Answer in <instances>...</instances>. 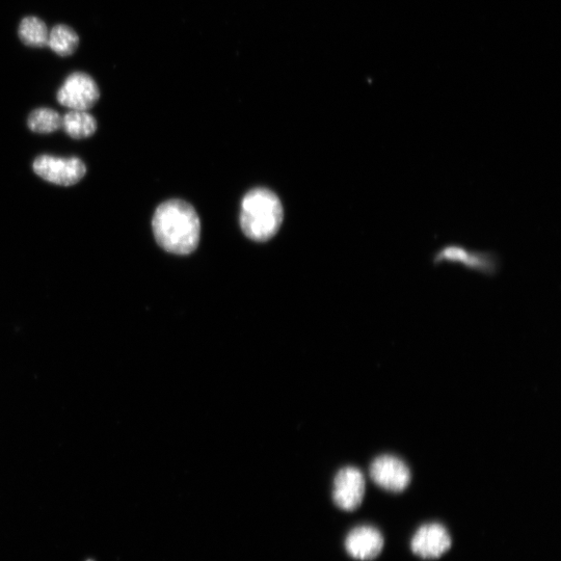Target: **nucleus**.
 I'll return each instance as SVG.
<instances>
[{
    "instance_id": "nucleus-13",
    "label": "nucleus",
    "mask_w": 561,
    "mask_h": 561,
    "mask_svg": "<svg viewBox=\"0 0 561 561\" xmlns=\"http://www.w3.org/2000/svg\"><path fill=\"white\" fill-rule=\"evenodd\" d=\"M29 127L37 133H51L62 128V116L51 109H38L29 118Z\"/></svg>"
},
{
    "instance_id": "nucleus-1",
    "label": "nucleus",
    "mask_w": 561,
    "mask_h": 561,
    "mask_svg": "<svg viewBox=\"0 0 561 561\" xmlns=\"http://www.w3.org/2000/svg\"><path fill=\"white\" fill-rule=\"evenodd\" d=\"M152 227L157 244L169 253L191 254L199 245L200 219L194 207L182 200H170L159 205Z\"/></svg>"
},
{
    "instance_id": "nucleus-6",
    "label": "nucleus",
    "mask_w": 561,
    "mask_h": 561,
    "mask_svg": "<svg viewBox=\"0 0 561 561\" xmlns=\"http://www.w3.org/2000/svg\"><path fill=\"white\" fill-rule=\"evenodd\" d=\"M369 474L374 484L393 493L405 491L411 483V471L407 464L389 454L374 460Z\"/></svg>"
},
{
    "instance_id": "nucleus-7",
    "label": "nucleus",
    "mask_w": 561,
    "mask_h": 561,
    "mask_svg": "<svg viewBox=\"0 0 561 561\" xmlns=\"http://www.w3.org/2000/svg\"><path fill=\"white\" fill-rule=\"evenodd\" d=\"M366 490L363 473L355 467L340 470L334 480L333 499L339 509L353 512L362 504Z\"/></svg>"
},
{
    "instance_id": "nucleus-2",
    "label": "nucleus",
    "mask_w": 561,
    "mask_h": 561,
    "mask_svg": "<svg viewBox=\"0 0 561 561\" xmlns=\"http://www.w3.org/2000/svg\"><path fill=\"white\" fill-rule=\"evenodd\" d=\"M283 217V207L277 195L259 187L249 192L242 202L240 226L248 238L266 242L278 233Z\"/></svg>"
},
{
    "instance_id": "nucleus-5",
    "label": "nucleus",
    "mask_w": 561,
    "mask_h": 561,
    "mask_svg": "<svg viewBox=\"0 0 561 561\" xmlns=\"http://www.w3.org/2000/svg\"><path fill=\"white\" fill-rule=\"evenodd\" d=\"M100 97L95 80L83 72L69 75L57 94L60 104L73 111H88Z\"/></svg>"
},
{
    "instance_id": "nucleus-10",
    "label": "nucleus",
    "mask_w": 561,
    "mask_h": 561,
    "mask_svg": "<svg viewBox=\"0 0 561 561\" xmlns=\"http://www.w3.org/2000/svg\"><path fill=\"white\" fill-rule=\"evenodd\" d=\"M62 128L75 140L90 138L97 130V122L88 111L70 110L62 117Z\"/></svg>"
},
{
    "instance_id": "nucleus-9",
    "label": "nucleus",
    "mask_w": 561,
    "mask_h": 561,
    "mask_svg": "<svg viewBox=\"0 0 561 561\" xmlns=\"http://www.w3.org/2000/svg\"><path fill=\"white\" fill-rule=\"evenodd\" d=\"M347 553L360 560L377 558L384 548L382 533L371 526H360L351 531L345 541Z\"/></svg>"
},
{
    "instance_id": "nucleus-8",
    "label": "nucleus",
    "mask_w": 561,
    "mask_h": 561,
    "mask_svg": "<svg viewBox=\"0 0 561 561\" xmlns=\"http://www.w3.org/2000/svg\"><path fill=\"white\" fill-rule=\"evenodd\" d=\"M451 547V538L447 529L438 523L421 526L412 539L414 554L423 559H435L445 554Z\"/></svg>"
},
{
    "instance_id": "nucleus-12",
    "label": "nucleus",
    "mask_w": 561,
    "mask_h": 561,
    "mask_svg": "<svg viewBox=\"0 0 561 561\" xmlns=\"http://www.w3.org/2000/svg\"><path fill=\"white\" fill-rule=\"evenodd\" d=\"M18 35L23 44L31 47H45L49 31L46 23L38 17L30 16L22 19Z\"/></svg>"
},
{
    "instance_id": "nucleus-11",
    "label": "nucleus",
    "mask_w": 561,
    "mask_h": 561,
    "mask_svg": "<svg viewBox=\"0 0 561 561\" xmlns=\"http://www.w3.org/2000/svg\"><path fill=\"white\" fill-rule=\"evenodd\" d=\"M78 45L79 37L68 25L58 24L49 32L47 46L60 57H70Z\"/></svg>"
},
{
    "instance_id": "nucleus-4",
    "label": "nucleus",
    "mask_w": 561,
    "mask_h": 561,
    "mask_svg": "<svg viewBox=\"0 0 561 561\" xmlns=\"http://www.w3.org/2000/svg\"><path fill=\"white\" fill-rule=\"evenodd\" d=\"M33 168L42 179L62 186L78 183L87 173L86 165L77 157L42 155L35 160Z\"/></svg>"
},
{
    "instance_id": "nucleus-3",
    "label": "nucleus",
    "mask_w": 561,
    "mask_h": 561,
    "mask_svg": "<svg viewBox=\"0 0 561 561\" xmlns=\"http://www.w3.org/2000/svg\"><path fill=\"white\" fill-rule=\"evenodd\" d=\"M434 266L452 264L462 266L469 272H474L493 278L501 270L500 256L492 250H476L458 243L445 244L432 255Z\"/></svg>"
}]
</instances>
